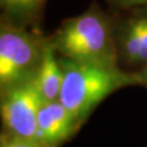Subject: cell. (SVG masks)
<instances>
[{"label": "cell", "instance_id": "1", "mask_svg": "<svg viewBox=\"0 0 147 147\" xmlns=\"http://www.w3.org/2000/svg\"><path fill=\"white\" fill-rule=\"evenodd\" d=\"M48 39L55 51L63 58L81 63L120 67L112 16L96 3L79 16L64 19Z\"/></svg>", "mask_w": 147, "mask_h": 147}, {"label": "cell", "instance_id": "2", "mask_svg": "<svg viewBox=\"0 0 147 147\" xmlns=\"http://www.w3.org/2000/svg\"><path fill=\"white\" fill-rule=\"evenodd\" d=\"M58 57L63 73L59 100L81 126L108 96L127 86H136L132 72L120 67L81 63Z\"/></svg>", "mask_w": 147, "mask_h": 147}, {"label": "cell", "instance_id": "3", "mask_svg": "<svg viewBox=\"0 0 147 147\" xmlns=\"http://www.w3.org/2000/svg\"><path fill=\"white\" fill-rule=\"evenodd\" d=\"M47 42L37 27L0 20V92L34 80Z\"/></svg>", "mask_w": 147, "mask_h": 147}, {"label": "cell", "instance_id": "4", "mask_svg": "<svg viewBox=\"0 0 147 147\" xmlns=\"http://www.w3.org/2000/svg\"><path fill=\"white\" fill-rule=\"evenodd\" d=\"M42 101L33 81L0 92L2 131L11 135L35 140L37 117Z\"/></svg>", "mask_w": 147, "mask_h": 147}, {"label": "cell", "instance_id": "5", "mask_svg": "<svg viewBox=\"0 0 147 147\" xmlns=\"http://www.w3.org/2000/svg\"><path fill=\"white\" fill-rule=\"evenodd\" d=\"M112 21L119 64L133 72L147 62V5L120 11Z\"/></svg>", "mask_w": 147, "mask_h": 147}, {"label": "cell", "instance_id": "6", "mask_svg": "<svg viewBox=\"0 0 147 147\" xmlns=\"http://www.w3.org/2000/svg\"><path fill=\"white\" fill-rule=\"evenodd\" d=\"M82 126L60 100L42 101L37 117L36 140L45 147H61Z\"/></svg>", "mask_w": 147, "mask_h": 147}, {"label": "cell", "instance_id": "7", "mask_svg": "<svg viewBox=\"0 0 147 147\" xmlns=\"http://www.w3.org/2000/svg\"><path fill=\"white\" fill-rule=\"evenodd\" d=\"M33 82L44 101L59 100L62 87L63 73L59 63L58 53L55 51L49 39L44 51L42 63Z\"/></svg>", "mask_w": 147, "mask_h": 147}, {"label": "cell", "instance_id": "8", "mask_svg": "<svg viewBox=\"0 0 147 147\" xmlns=\"http://www.w3.org/2000/svg\"><path fill=\"white\" fill-rule=\"evenodd\" d=\"M48 0H0V20L18 26L37 27Z\"/></svg>", "mask_w": 147, "mask_h": 147}, {"label": "cell", "instance_id": "9", "mask_svg": "<svg viewBox=\"0 0 147 147\" xmlns=\"http://www.w3.org/2000/svg\"><path fill=\"white\" fill-rule=\"evenodd\" d=\"M0 147H45L36 140L23 138L1 131L0 134Z\"/></svg>", "mask_w": 147, "mask_h": 147}, {"label": "cell", "instance_id": "10", "mask_svg": "<svg viewBox=\"0 0 147 147\" xmlns=\"http://www.w3.org/2000/svg\"><path fill=\"white\" fill-rule=\"evenodd\" d=\"M109 1H110V5L118 12L147 5V0H109Z\"/></svg>", "mask_w": 147, "mask_h": 147}, {"label": "cell", "instance_id": "11", "mask_svg": "<svg viewBox=\"0 0 147 147\" xmlns=\"http://www.w3.org/2000/svg\"><path fill=\"white\" fill-rule=\"evenodd\" d=\"M132 74L134 76L136 86H143L147 89V62L140 69L133 71Z\"/></svg>", "mask_w": 147, "mask_h": 147}]
</instances>
